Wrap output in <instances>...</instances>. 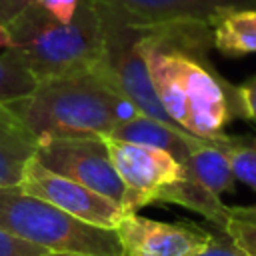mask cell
Segmentation results:
<instances>
[{
  "label": "cell",
  "instance_id": "obj_1",
  "mask_svg": "<svg viewBox=\"0 0 256 256\" xmlns=\"http://www.w3.org/2000/svg\"><path fill=\"white\" fill-rule=\"evenodd\" d=\"M142 52L150 80L166 114L188 134L220 138L224 128L244 118L238 86L212 64V28L204 22L144 24Z\"/></svg>",
  "mask_w": 256,
  "mask_h": 256
},
{
  "label": "cell",
  "instance_id": "obj_2",
  "mask_svg": "<svg viewBox=\"0 0 256 256\" xmlns=\"http://www.w3.org/2000/svg\"><path fill=\"white\" fill-rule=\"evenodd\" d=\"M8 110L36 138H106L138 108L110 86L94 68L40 80L36 88Z\"/></svg>",
  "mask_w": 256,
  "mask_h": 256
},
{
  "label": "cell",
  "instance_id": "obj_3",
  "mask_svg": "<svg viewBox=\"0 0 256 256\" xmlns=\"http://www.w3.org/2000/svg\"><path fill=\"white\" fill-rule=\"evenodd\" d=\"M10 46L24 58L36 80L90 70L102 48V20L94 0H82L68 22L50 16L36 2L8 26Z\"/></svg>",
  "mask_w": 256,
  "mask_h": 256
},
{
  "label": "cell",
  "instance_id": "obj_4",
  "mask_svg": "<svg viewBox=\"0 0 256 256\" xmlns=\"http://www.w3.org/2000/svg\"><path fill=\"white\" fill-rule=\"evenodd\" d=\"M0 228L50 252L78 256L126 254L116 230L84 222L24 192L20 186L0 188Z\"/></svg>",
  "mask_w": 256,
  "mask_h": 256
},
{
  "label": "cell",
  "instance_id": "obj_5",
  "mask_svg": "<svg viewBox=\"0 0 256 256\" xmlns=\"http://www.w3.org/2000/svg\"><path fill=\"white\" fill-rule=\"evenodd\" d=\"M96 8L102 20V48L94 70L124 98H128L140 114L180 128L166 114L152 86L148 64L142 52L146 26L114 6L96 2Z\"/></svg>",
  "mask_w": 256,
  "mask_h": 256
},
{
  "label": "cell",
  "instance_id": "obj_6",
  "mask_svg": "<svg viewBox=\"0 0 256 256\" xmlns=\"http://www.w3.org/2000/svg\"><path fill=\"white\" fill-rule=\"evenodd\" d=\"M34 158L48 170L66 176L124 208L126 186L114 168L106 138H42L36 144Z\"/></svg>",
  "mask_w": 256,
  "mask_h": 256
},
{
  "label": "cell",
  "instance_id": "obj_7",
  "mask_svg": "<svg viewBox=\"0 0 256 256\" xmlns=\"http://www.w3.org/2000/svg\"><path fill=\"white\" fill-rule=\"evenodd\" d=\"M106 142L114 168L126 186V212H138V208L158 202L166 188L188 174L166 150L110 138Z\"/></svg>",
  "mask_w": 256,
  "mask_h": 256
},
{
  "label": "cell",
  "instance_id": "obj_8",
  "mask_svg": "<svg viewBox=\"0 0 256 256\" xmlns=\"http://www.w3.org/2000/svg\"><path fill=\"white\" fill-rule=\"evenodd\" d=\"M18 186L32 196H38V198L58 206L60 210H64L84 222L102 226V228L116 230L118 222L128 214L114 200L78 184L66 176H60V174L48 170L34 156L28 160Z\"/></svg>",
  "mask_w": 256,
  "mask_h": 256
},
{
  "label": "cell",
  "instance_id": "obj_9",
  "mask_svg": "<svg viewBox=\"0 0 256 256\" xmlns=\"http://www.w3.org/2000/svg\"><path fill=\"white\" fill-rule=\"evenodd\" d=\"M126 254L132 256H196L214 238L194 224L158 222L128 212L116 226Z\"/></svg>",
  "mask_w": 256,
  "mask_h": 256
},
{
  "label": "cell",
  "instance_id": "obj_10",
  "mask_svg": "<svg viewBox=\"0 0 256 256\" xmlns=\"http://www.w3.org/2000/svg\"><path fill=\"white\" fill-rule=\"evenodd\" d=\"M114 6L136 22L164 24V22H210L226 10L256 8V0H96Z\"/></svg>",
  "mask_w": 256,
  "mask_h": 256
},
{
  "label": "cell",
  "instance_id": "obj_11",
  "mask_svg": "<svg viewBox=\"0 0 256 256\" xmlns=\"http://www.w3.org/2000/svg\"><path fill=\"white\" fill-rule=\"evenodd\" d=\"M106 138L166 150L182 166H186L192 146L200 140L198 136H192L176 126H170V124L156 120L152 116H146V114H136L134 118H130L126 122H120Z\"/></svg>",
  "mask_w": 256,
  "mask_h": 256
},
{
  "label": "cell",
  "instance_id": "obj_12",
  "mask_svg": "<svg viewBox=\"0 0 256 256\" xmlns=\"http://www.w3.org/2000/svg\"><path fill=\"white\" fill-rule=\"evenodd\" d=\"M38 140L22 122L0 104V188L18 186L28 160L36 152Z\"/></svg>",
  "mask_w": 256,
  "mask_h": 256
},
{
  "label": "cell",
  "instance_id": "obj_13",
  "mask_svg": "<svg viewBox=\"0 0 256 256\" xmlns=\"http://www.w3.org/2000/svg\"><path fill=\"white\" fill-rule=\"evenodd\" d=\"M214 48L230 58L256 54V8L226 10L212 22Z\"/></svg>",
  "mask_w": 256,
  "mask_h": 256
},
{
  "label": "cell",
  "instance_id": "obj_14",
  "mask_svg": "<svg viewBox=\"0 0 256 256\" xmlns=\"http://www.w3.org/2000/svg\"><path fill=\"white\" fill-rule=\"evenodd\" d=\"M184 168L192 178H196L204 188H208L216 196L224 192H234L236 178L232 174L226 154L216 144V138H200L192 146L190 158Z\"/></svg>",
  "mask_w": 256,
  "mask_h": 256
},
{
  "label": "cell",
  "instance_id": "obj_15",
  "mask_svg": "<svg viewBox=\"0 0 256 256\" xmlns=\"http://www.w3.org/2000/svg\"><path fill=\"white\" fill-rule=\"evenodd\" d=\"M38 80L26 66L24 58L12 48L0 52V104H8L28 96L36 88Z\"/></svg>",
  "mask_w": 256,
  "mask_h": 256
},
{
  "label": "cell",
  "instance_id": "obj_16",
  "mask_svg": "<svg viewBox=\"0 0 256 256\" xmlns=\"http://www.w3.org/2000/svg\"><path fill=\"white\" fill-rule=\"evenodd\" d=\"M216 144L226 154L232 174L236 180L244 182L256 192V144L248 136H220Z\"/></svg>",
  "mask_w": 256,
  "mask_h": 256
},
{
  "label": "cell",
  "instance_id": "obj_17",
  "mask_svg": "<svg viewBox=\"0 0 256 256\" xmlns=\"http://www.w3.org/2000/svg\"><path fill=\"white\" fill-rule=\"evenodd\" d=\"M224 234L244 252H248L250 256H256V224L250 222H242L230 216Z\"/></svg>",
  "mask_w": 256,
  "mask_h": 256
},
{
  "label": "cell",
  "instance_id": "obj_18",
  "mask_svg": "<svg viewBox=\"0 0 256 256\" xmlns=\"http://www.w3.org/2000/svg\"><path fill=\"white\" fill-rule=\"evenodd\" d=\"M46 248H40L24 238H18L0 228V256H44Z\"/></svg>",
  "mask_w": 256,
  "mask_h": 256
},
{
  "label": "cell",
  "instance_id": "obj_19",
  "mask_svg": "<svg viewBox=\"0 0 256 256\" xmlns=\"http://www.w3.org/2000/svg\"><path fill=\"white\" fill-rule=\"evenodd\" d=\"M34 2L40 8H44L50 16H54L56 20L68 22L76 14V10H78L82 0H34Z\"/></svg>",
  "mask_w": 256,
  "mask_h": 256
},
{
  "label": "cell",
  "instance_id": "obj_20",
  "mask_svg": "<svg viewBox=\"0 0 256 256\" xmlns=\"http://www.w3.org/2000/svg\"><path fill=\"white\" fill-rule=\"evenodd\" d=\"M196 256H250V254L244 252L242 248H238L226 234L220 232V236H214L212 242Z\"/></svg>",
  "mask_w": 256,
  "mask_h": 256
},
{
  "label": "cell",
  "instance_id": "obj_21",
  "mask_svg": "<svg viewBox=\"0 0 256 256\" xmlns=\"http://www.w3.org/2000/svg\"><path fill=\"white\" fill-rule=\"evenodd\" d=\"M238 90H240V98L244 106V120H252L256 124V76L240 84Z\"/></svg>",
  "mask_w": 256,
  "mask_h": 256
},
{
  "label": "cell",
  "instance_id": "obj_22",
  "mask_svg": "<svg viewBox=\"0 0 256 256\" xmlns=\"http://www.w3.org/2000/svg\"><path fill=\"white\" fill-rule=\"evenodd\" d=\"M34 0H0V22L4 26H8Z\"/></svg>",
  "mask_w": 256,
  "mask_h": 256
},
{
  "label": "cell",
  "instance_id": "obj_23",
  "mask_svg": "<svg viewBox=\"0 0 256 256\" xmlns=\"http://www.w3.org/2000/svg\"><path fill=\"white\" fill-rule=\"evenodd\" d=\"M230 216L242 222L256 224V206H230Z\"/></svg>",
  "mask_w": 256,
  "mask_h": 256
},
{
  "label": "cell",
  "instance_id": "obj_24",
  "mask_svg": "<svg viewBox=\"0 0 256 256\" xmlns=\"http://www.w3.org/2000/svg\"><path fill=\"white\" fill-rule=\"evenodd\" d=\"M10 46V34H8V28L0 22V48H8Z\"/></svg>",
  "mask_w": 256,
  "mask_h": 256
},
{
  "label": "cell",
  "instance_id": "obj_25",
  "mask_svg": "<svg viewBox=\"0 0 256 256\" xmlns=\"http://www.w3.org/2000/svg\"><path fill=\"white\" fill-rule=\"evenodd\" d=\"M44 256H78V254H64V252H46Z\"/></svg>",
  "mask_w": 256,
  "mask_h": 256
},
{
  "label": "cell",
  "instance_id": "obj_26",
  "mask_svg": "<svg viewBox=\"0 0 256 256\" xmlns=\"http://www.w3.org/2000/svg\"><path fill=\"white\" fill-rule=\"evenodd\" d=\"M124 256H132V254H124Z\"/></svg>",
  "mask_w": 256,
  "mask_h": 256
},
{
  "label": "cell",
  "instance_id": "obj_27",
  "mask_svg": "<svg viewBox=\"0 0 256 256\" xmlns=\"http://www.w3.org/2000/svg\"><path fill=\"white\" fill-rule=\"evenodd\" d=\"M254 144H256V136H254Z\"/></svg>",
  "mask_w": 256,
  "mask_h": 256
}]
</instances>
